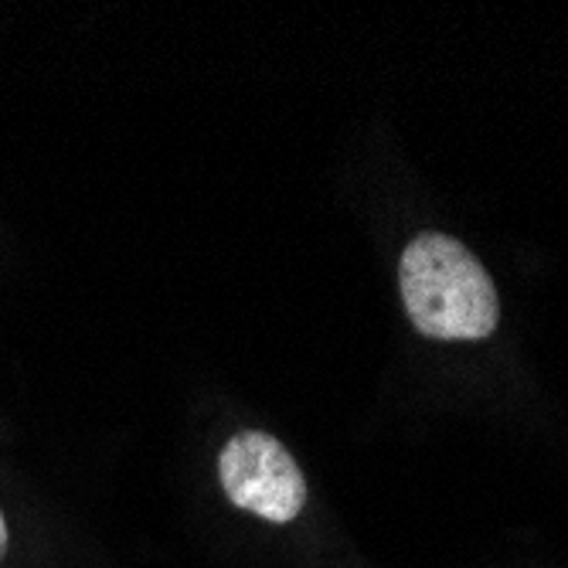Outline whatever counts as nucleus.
Returning <instances> with one entry per match:
<instances>
[{"label": "nucleus", "instance_id": "2", "mask_svg": "<svg viewBox=\"0 0 568 568\" xmlns=\"http://www.w3.org/2000/svg\"><path fill=\"white\" fill-rule=\"evenodd\" d=\"M219 480L235 507L273 525H290L306 504V480L296 459L276 436L260 429H242L225 443Z\"/></svg>", "mask_w": 568, "mask_h": 568}, {"label": "nucleus", "instance_id": "1", "mask_svg": "<svg viewBox=\"0 0 568 568\" xmlns=\"http://www.w3.org/2000/svg\"><path fill=\"white\" fill-rule=\"evenodd\" d=\"M405 314L423 337L484 341L500 324V296L477 255L453 235H416L398 263Z\"/></svg>", "mask_w": 568, "mask_h": 568}, {"label": "nucleus", "instance_id": "3", "mask_svg": "<svg viewBox=\"0 0 568 568\" xmlns=\"http://www.w3.org/2000/svg\"><path fill=\"white\" fill-rule=\"evenodd\" d=\"M8 551V521H4V514H0V558H4Z\"/></svg>", "mask_w": 568, "mask_h": 568}]
</instances>
